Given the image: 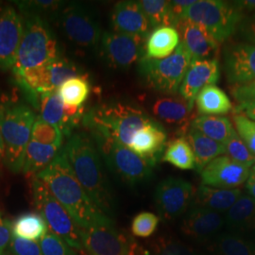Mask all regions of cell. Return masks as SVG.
Here are the masks:
<instances>
[{"mask_svg":"<svg viewBox=\"0 0 255 255\" xmlns=\"http://www.w3.org/2000/svg\"><path fill=\"white\" fill-rule=\"evenodd\" d=\"M63 151L87 195L101 211L113 219L116 210L114 192L91 135L87 132L73 133Z\"/></svg>","mask_w":255,"mask_h":255,"instance_id":"6da1fadb","label":"cell"},{"mask_svg":"<svg viewBox=\"0 0 255 255\" xmlns=\"http://www.w3.org/2000/svg\"><path fill=\"white\" fill-rule=\"evenodd\" d=\"M36 177L46 183L80 228L88 229L114 221L100 210L83 189L64 155L63 147L51 164Z\"/></svg>","mask_w":255,"mask_h":255,"instance_id":"7a4b0ae2","label":"cell"},{"mask_svg":"<svg viewBox=\"0 0 255 255\" xmlns=\"http://www.w3.org/2000/svg\"><path fill=\"white\" fill-rule=\"evenodd\" d=\"M154 120L134 105L112 101L89 110L82 123L87 129H97L128 147L137 130Z\"/></svg>","mask_w":255,"mask_h":255,"instance_id":"3957f363","label":"cell"},{"mask_svg":"<svg viewBox=\"0 0 255 255\" xmlns=\"http://www.w3.org/2000/svg\"><path fill=\"white\" fill-rule=\"evenodd\" d=\"M36 119L35 111L27 103L0 102L1 134L5 148L3 162L12 173H22L26 149Z\"/></svg>","mask_w":255,"mask_h":255,"instance_id":"277c9868","label":"cell"},{"mask_svg":"<svg viewBox=\"0 0 255 255\" xmlns=\"http://www.w3.org/2000/svg\"><path fill=\"white\" fill-rule=\"evenodd\" d=\"M24 33L19 46L13 76L46 64L60 53L58 41L48 22L36 15H23Z\"/></svg>","mask_w":255,"mask_h":255,"instance_id":"5b68a950","label":"cell"},{"mask_svg":"<svg viewBox=\"0 0 255 255\" xmlns=\"http://www.w3.org/2000/svg\"><path fill=\"white\" fill-rule=\"evenodd\" d=\"M87 130L110 171L121 182L134 186L151 178L152 166L128 146L97 129Z\"/></svg>","mask_w":255,"mask_h":255,"instance_id":"8992f818","label":"cell"},{"mask_svg":"<svg viewBox=\"0 0 255 255\" xmlns=\"http://www.w3.org/2000/svg\"><path fill=\"white\" fill-rule=\"evenodd\" d=\"M80 76L86 74L73 61L60 54L46 64L13 76V80L34 110L40 94L57 91L64 82Z\"/></svg>","mask_w":255,"mask_h":255,"instance_id":"52a82bcc","label":"cell"},{"mask_svg":"<svg viewBox=\"0 0 255 255\" xmlns=\"http://www.w3.org/2000/svg\"><path fill=\"white\" fill-rule=\"evenodd\" d=\"M244 17L235 2L198 0L186 10L183 20L201 25L219 44L235 34Z\"/></svg>","mask_w":255,"mask_h":255,"instance_id":"ba28073f","label":"cell"},{"mask_svg":"<svg viewBox=\"0 0 255 255\" xmlns=\"http://www.w3.org/2000/svg\"><path fill=\"white\" fill-rule=\"evenodd\" d=\"M192 56L182 43L173 54L161 60L143 57L139 62V73L146 84L155 91L176 94L185 77Z\"/></svg>","mask_w":255,"mask_h":255,"instance_id":"9c48e42d","label":"cell"},{"mask_svg":"<svg viewBox=\"0 0 255 255\" xmlns=\"http://www.w3.org/2000/svg\"><path fill=\"white\" fill-rule=\"evenodd\" d=\"M31 190L35 208L46 220L48 231L64 239L76 251H82L81 228L57 201L46 183L35 176L31 179Z\"/></svg>","mask_w":255,"mask_h":255,"instance_id":"30bf717a","label":"cell"},{"mask_svg":"<svg viewBox=\"0 0 255 255\" xmlns=\"http://www.w3.org/2000/svg\"><path fill=\"white\" fill-rule=\"evenodd\" d=\"M57 19L64 35L76 46L85 48L100 46L103 33L100 21L86 6L65 4Z\"/></svg>","mask_w":255,"mask_h":255,"instance_id":"8fae6325","label":"cell"},{"mask_svg":"<svg viewBox=\"0 0 255 255\" xmlns=\"http://www.w3.org/2000/svg\"><path fill=\"white\" fill-rule=\"evenodd\" d=\"M82 248L90 255H137L136 245L114 221L81 229Z\"/></svg>","mask_w":255,"mask_h":255,"instance_id":"7c38bea8","label":"cell"},{"mask_svg":"<svg viewBox=\"0 0 255 255\" xmlns=\"http://www.w3.org/2000/svg\"><path fill=\"white\" fill-rule=\"evenodd\" d=\"M146 41V37L104 31L100 43L101 57L113 68H128L144 57Z\"/></svg>","mask_w":255,"mask_h":255,"instance_id":"4fadbf2b","label":"cell"},{"mask_svg":"<svg viewBox=\"0 0 255 255\" xmlns=\"http://www.w3.org/2000/svg\"><path fill=\"white\" fill-rule=\"evenodd\" d=\"M193 184L180 178L169 177L160 182L154 193V202L160 217L172 221L183 215L196 195Z\"/></svg>","mask_w":255,"mask_h":255,"instance_id":"5bb4252c","label":"cell"},{"mask_svg":"<svg viewBox=\"0 0 255 255\" xmlns=\"http://www.w3.org/2000/svg\"><path fill=\"white\" fill-rule=\"evenodd\" d=\"M25 21L14 6L0 8V70H11L15 64L24 33Z\"/></svg>","mask_w":255,"mask_h":255,"instance_id":"9a60e30c","label":"cell"},{"mask_svg":"<svg viewBox=\"0 0 255 255\" xmlns=\"http://www.w3.org/2000/svg\"><path fill=\"white\" fill-rule=\"evenodd\" d=\"M40 119L56 125L65 137H70L75 128L84 116V110L65 105L57 91L46 92L39 95L36 109Z\"/></svg>","mask_w":255,"mask_h":255,"instance_id":"2e32d148","label":"cell"},{"mask_svg":"<svg viewBox=\"0 0 255 255\" xmlns=\"http://www.w3.org/2000/svg\"><path fill=\"white\" fill-rule=\"evenodd\" d=\"M250 175L251 168L222 155L203 168L201 184L220 189H236L248 181Z\"/></svg>","mask_w":255,"mask_h":255,"instance_id":"e0dca14e","label":"cell"},{"mask_svg":"<svg viewBox=\"0 0 255 255\" xmlns=\"http://www.w3.org/2000/svg\"><path fill=\"white\" fill-rule=\"evenodd\" d=\"M223 61L230 83L237 85L255 82V45L241 43L226 46Z\"/></svg>","mask_w":255,"mask_h":255,"instance_id":"ac0fdd59","label":"cell"},{"mask_svg":"<svg viewBox=\"0 0 255 255\" xmlns=\"http://www.w3.org/2000/svg\"><path fill=\"white\" fill-rule=\"evenodd\" d=\"M112 31L129 35L146 37L150 33V23L139 1L118 2L111 13Z\"/></svg>","mask_w":255,"mask_h":255,"instance_id":"d6986e66","label":"cell"},{"mask_svg":"<svg viewBox=\"0 0 255 255\" xmlns=\"http://www.w3.org/2000/svg\"><path fill=\"white\" fill-rule=\"evenodd\" d=\"M219 72L218 59L193 60L180 86V96L194 108L198 94L206 86L216 85L219 82Z\"/></svg>","mask_w":255,"mask_h":255,"instance_id":"ffe728a7","label":"cell"},{"mask_svg":"<svg viewBox=\"0 0 255 255\" xmlns=\"http://www.w3.org/2000/svg\"><path fill=\"white\" fill-rule=\"evenodd\" d=\"M176 28L182 40L181 43L193 60L218 59L219 44L204 27L190 20H182Z\"/></svg>","mask_w":255,"mask_h":255,"instance_id":"44dd1931","label":"cell"},{"mask_svg":"<svg viewBox=\"0 0 255 255\" xmlns=\"http://www.w3.org/2000/svg\"><path fill=\"white\" fill-rule=\"evenodd\" d=\"M167 146V135L158 121H152L138 129L131 138L128 148L153 166L163 156Z\"/></svg>","mask_w":255,"mask_h":255,"instance_id":"7402d4cb","label":"cell"},{"mask_svg":"<svg viewBox=\"0 0 255 255\" xmlns=\"http://www.w3.org/2000/svg\"><path fill=\"white\" fill-rule=\"evenodd\" d=\"M225 225V218L218 212L193 207L182 220V234L197 241H206Z\"/></svg>","mask_w":255,"mask_h":255,"instance_id":"603a6c76","label":"cell"},{"mask_svg":"<svg viewBox=\"0 0 255 255\" xmlns=\"http://www.w3.org/2000/svg\"><path fill=\"white\" fill-rule=\"evenodd\" d=\"M152 114L155 119L166 125L178 128L183 136L191 127L193 107L182 97H162L154 101Z\"/></svg>","mask_w":255,"mask_h":255,"instance_id":"cb8c5ba5","label":"cell"},{"mask_svg":"<svg viewBox=\"0 0 255 255\" xmlns=\"http://www.w3.org/2000/svg\"><path fill=\"white\" fill-rule=\"evenodd\" d=\"M242 191L236 189H220L202 185L196 190L194 207H201L218 213L227 212L241 197Z\"/></svg>","mask_w":255,"mask_h":255,"instance_id":"d4e9b609","label":"cell"},{"mask_svg":"<svg viewBox=\"0 0 255 255\" xmlns=\"http://www.w3.org/2000/svg\"><path fill=\"white\" fill-rule=\"evenodd\" d=\"M179 45L180 35L176 27H157L146 38L144 57L154 60L167 58L173 54Z\"/></svg>","mask_w":255,"mask_h":255,"instance_id":"484cf974","label":"cell"},{"mask_svg":"<svg viewBox=\"0 0 255 255\" xmlns=\"http://www.w3.org/2000/svg\"><path fill=\"white\" fill-rule=\"evenodd\" d=\"M185 138L189 142L195 156V169L200 173L210 162L226 153L223 144L202 134L193 128L190 127Z\"/></svg>","mask_w":255,"mask_h":255,"instance_id":"4316f807","label":"cell"},{"mask_svg":"<svg viewBox=\"0 0 255 255\" xmlns=\"http://www.w3.org/2000/svg\"><path fill=\"white\" fill-rule=\"evenodd\" d=\"M225 225L234 233L255 232V199L241 195L237 202L226 212Z\"/></svg>","mask_w":255,"mask_h":255,"instance_id":"83f0119b","label":"cell"},{"mask_svg":"<svg viewBox=\"0 0 255 255\" xmlns=\"http://www.w3.org/2000/svg\"><path fill=\"white\" fill-rule=\"evenodd\" d=\"M61 149L58 146H46L30 140L26 149L22 173L32 179L51 164Z\"/></svg>","mask_w":255,"mask_h":255,"instance_id":"f1b7e54d","label":"cell"},{"mask_svg":"<svg viewBox=\"0 0 255 255\" xmlns=\"http://www.w3.org/2000/svg\"><path fill=\"white\" fill-rule=\"evenodd\" d=\"M195 103L201 116L225 115L233 109L228 96L217 85L204 87L198 94Z\"/></svg>","mask_w":255,"mask_h":255,"instance_id":"f546056e","label":"cell"},{"mask_svg":"<svg viewBox=\"0 0 255 255\" xmlns=\"http://www.w3.org/2000/svg\"><path fill=\"white\" fill-rule=\"evenodd\" d=\"M48 232L46 220L39 213H24L11 222V234L21 239L39 242Z\"/></svg>","mask_w":255,"mask_h":255,"instance_id":"4dcf8cb0","label":"cell"},{"mask_svg":"<svg viewBox=\"0 0 255 255\" xmlns=\"http://www.w3.org/2000/svg\"><path fill=\"white\" fill-rule=\"evenodd\" d=\"M191 128L223 145L236 131L227 118L219 116H201L196 118L192 121Z\"/></svg>","mask_w":255,"mask_h":255,"instance_id":"1f68e13d","label":"cell"},{"mask_svg":"<svg viewBox=\"0 0 255 255\" xmlns=\"http://www.w3.org/2000/svg\"><path fill=\"white\" fill-rule=\"evenodd\" d=\"M162 161L183 170L196 168L191 146L184 136L176 138L167 144Z\"/></svg>","mask_w":255,"mask_h":255,"instance_id":"d6a6232c","label":"cell"},{"mask_svg":"<svg viewBox=\"0 0 255 255\" xmlns=\"http://www.w3.org/2000/svg\"><path fill=\"white\" fill-rule=\"evenodd\" d=\"M139 3L150 23L151 28L177 27L178 23L172 11L171 1L142 0Z\"/></svg>","mask_w":255,"mask_h":255,"instance_id":"836d02e7","label":"cell"},{"mask_svg":"<svg viewBox=\"0 0 255 255\" xmlns=\"http://www.w3.org/2000/svg\"><path fill=\"white\" fill-rule=\"evenodd\" d=\"M90 83L87 76L74 77L64 82L57 90L65 105L82 108L90 95Z\"/></svg>","mask_w":255,"mask_h":255,"instance_id":"e575fe53","label":"cell"},{"mask_svg":"<svg viewBox=\"0 0 255 255\" xmlns=\"http://www.w3.org/2000/svg\"><path fill=\"white\" fill-rule=\"evenodd\" d=\"M215 251L219 255H255V242L239 234H223L217 238Z\"/></svg>","mask_w":255,"mask_h":255,"instance_id":"d590c367","label":"cell"},{"mask_svg":"<svg viewBox=\"0 0 255 255\" xmlns=\"http://www.w3.org/2000/svg\"><path fill=\"white\" fill-rule=\"evenodd\" d=\"M15 6L22 15H36L47 21L57 18L65 3L58 0H26L15 1Z\"/></svg>","mask_w":255,"mask_h":255,"instance_id":"8d00e7d4","label":"cell"},{"mask_svg":"<svg viewBox=\"0 0 255 255\" xmlns=\"http://www.w3.org/2000/svg\"><path fill=\"white\" fill-rule=\"evenodd\" d=\"M64 137V133L59 127L37 117L31 130V141L46 146H58L62 148Z\"/></svg>","mask_w":255,"mask_h":255,"instance_id":"74e56055","label":"cell"},{"mask_svg":"<svg viewBox=\"0 0 255 255\" xmlns=\"http://www.w3.org/2000/svg\"><path fill=\"white\" fill-rule=\"evenodd\" d=\"M226 153L231 159L239 164H243L247 167L251 168L255 164V155L247 147L245 143L238 135L237 131L233 133L228 141L224 144Z\"/></svg>","mask_w":255,"mask_h":255,"instance_id":"f35d334b","label":"cell"},{"mask_svg":"<svg viewBox=\"0 0 255 255\" xmlns=\"http://www.w3.org/2000/svg\"><path fill=\"white\" fill-rule=\"evenodd\" d=\"M39 245L43 255H79L78 251L49 231L39 241Z\"/></svg>","mask_w":255,"mask_h":255,"instance_id":"ab89813d","label":"cell"},{"mask_svg":"<svg viewBox=\"0 0 255 255\" xmlns=\"http://www.w3.org/2000/svg\"><path fill=\"white\" fill-rule=\"evenodd\" d=\"M160 219L149 212L136 215L131 222V233L137 237H148L153 235L159 225Z\"/></svg>","mask_w":255,"mask_h":255,"instance_id":"60d3db41","label":"cell"},{"mask_svg":"<svg viewBox=\"0 0 255 255\" xmlns=\"http://www.w3.org/2000/svg\"><path fill=\"white\" fill-rule=\"evenodd\" d=\"M151 255H200L181 241L171 238H159Z\"/></svg>","mask_w":255,"mask_h":255,"instance_id":"b9f144b4","label":"cell"},{"mask_svg":"<svg viewBox=\"0 0 255 255\" xmlns=\"http://www.w3.org/2000/svg\"><path fill=\"white\" fill-rule=\"evenodd\" d=\"M233 119L238 135L255 157V121L248 119L242 114L235 115Z\"/></svg>","mask_w":255,"mask_h":255,"instance_id":"7bdbcfd3","label":"cell"},{"mask_svg":"<svg viewBox=\"0 0 255 255\" xmlns=\"http://www.w3.org/2000/svg\"><path fill=\"white\" fill-rule=\"evenodd\" d=\"M10 255H43L39 242L21 239L11 236L9 244Z\"/></svg>","mask_w":255,"mask_h":255,"instance_id":"ee69618b","label":"cell"},{"mask_svg":"<svg viewBox=\"0 0 255 255\" xmlns=\"http://www.w3.org/2000/svg\"><path fill=\"white\" fill-rule=\"evenodd\" d=\"M231 93L239 103L255 102V82L234 85Z\"/></svg>","mask_w":255,"mask_h":255,"instance_id":"f6af8a7d","label":"cell"},{"mask_svg":"<svg viewBox=\"0 0 255 255\" xmlns=\"http://www.w3.org/2000/svg\"><path fill=\"white\" fill-rule=\"evenodd\" d=\"M241 37L248 44L255 45V12L244 17L238 27Z\"/></svg>","mask_w":255,"mask_h":255,"instance_id":"bcb514c9","label":"cell"},{"mask_svg":"<svg viewBox=\"0 0 255 255\" xmlns=\"http://www.w3.org/2000/svg\"><path fill=\"white\" fill-rule=\"evenodd\" d=\"M11 236V222L0 211V252L5 251L7 246H9Z\"/></svg>","mask_w":255,"mask_h":255,"instance_id":"7dc6e473","label":"cell"},{"mask_svg":"<svg viewBox=\"0 0 255 255\" xmlns=\"http://www.w3.org/2000/svg\"><path fill=\"white\" fill-rule=\"evenodd\" d=\"M194 3H195L194 0H176V1H171L172 11H173L174 16H175V18L177 20L178 24L183 20L186 10L189 9Z\"/></svg>","mask_w":255,"mask_h":255,"instance_id":"c3c4849f","label":"cell"},{"mask_svg":"<svg viewBox=\"0 0 255 255\" xmlns=\"http://www.w3.org/2000/svg\"><path fill=\"white\" fill-rule=\"evenodd\" d=\"M235 111L237 114H242L246 116L248 119L255 121V102L239 103Z\"/></svg>","mask_w":255,"mask_h":255,"instance_id":"681fc988","label":"cell"},{"mask_svg":"<svg viewBox=\"0 0 255 255\" xmlns=\"http://www.w3.org/2000/svg\"><path fill=\"white\" fill-rule=\"evenodd\" d=\"M235 3L243 12L244 10H248V11L255 10V0H241V1H236Z\"/></svg>","mask_w":255,"mask_h":255,"instance_id":"f907efd6","label":"cell"},{"mask_svg":"<svg viewBox=\"0 0 255 255\" xmlns=\"http://www.w3.org/2000/svg\"><path fill=\"white\" fill-rule=\"evenodd\" d=\"M246 189L249 195L255 199V173L252 172V170L251 175L246 182Z\"/></svg>","mask_w":255,"mask_h":255,"instance_id":"816d5d0a","label":"cell"},{"mask_svg":"<svg viewBox=\"0 0 255 255\" xmlns=\"http://www.w3.org/2000/svg\"><path fill=\"white\" fill-rule=\"evenodd\" d=\"M5 157V148H4V143L2 139V134H1V120H0V160L4 161Z\"/></svg>","mask_w":255,"mask_h":255,"instance_id":"f5cc1de1","label":"cell"},{"mask_svg":"<svg viewBox=\"0 0 255 255\" xmlns=\"http://www.w3.org/2000/svg\"><path fill=\"white\" fill-rule=\"evenodd\" d=\"M79 255H90L84 249H82V251L79 252Z\"/></svg>","mask_w":255,"mask_h":255,"instance_id":"db71d44e","label":"cell"},{"mask_svg":"<svg viewBox=\"0 0 255 255\" xmlns=\"http://www.w3.org/2000/svg\"><path fill=\"white\" fill-rule=\"evenodd\" d=\"M0 255H9V253H7V252H6V250H5V251H1V252H0Z\"/></svg>","mask_w":255,"mask_h":255,"instance_id":"11a10c76","label":"cell"},{"mask_svg":"<svg viewBox=\"0 0 255 255\" xmlns=\"http://www.w3.org/2000/svg\"><path fill=\"white\" fill-rule=\"evenodd\" d=\"M252 172H255V164L252 167Z\"/></svg>","mask_w":255,"mask_h":255,"instance_id":"9f6ffc18","label":"cell"},{"mask_svg":"<svg viewBox=\"0 0 255 255\" xmlns=\"http://www.w3.org/2000/svg\"><path fill=\"white\" fill-rule=\"evenodd\" d=\"M1 6H2V4H1V2H0V8H1Z\"/></svg>","mask_w":255,"mask_h":255,"instance_id":"6f0895ef","label":"cell"}]
</instances>
